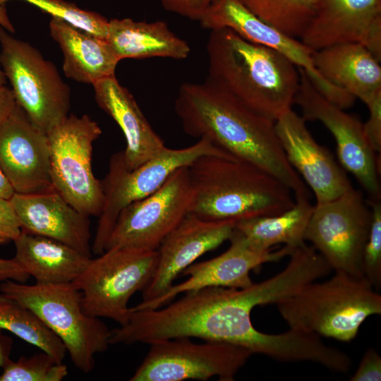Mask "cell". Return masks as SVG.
I'll return each mask as SVG.
<instances>
[{
  "label": "cell",
  "mask_w": 381,
  "mask_h": 381,
  "mask_svg": "<svg viewBox=\"0 0 381 381\" xmlns=\"http://www.w3.org/2000/svg\"><path fill=\"white\" fill-rule=\"evenodd\" d=\"M174 109L184 132L205 138L239 159L272 174L294 194L308 195L307 188L288 162L277 137L274 121L253 111L217 83H184Z\"/></svg>",
  "instance_id": "6da1fadb"
},
{
  "label": "cell",
  "mask_w": 381,
  "mask_h": 381,
  "mask_svg": "<svg viewBox=\"0 0 381 381\" xmlns=\"http://www.w3.org/2000/svg\"><path fill=\"white\" fill-rule=\"evenodd\" d=\"M210 31L206 47L209 78L272 121L291 109L300 83L296 66L231 29Z\"/></svg>",
  "instance_id": "7a4b0ae2"
},
{
  "label": "cell",
  "mask_w": 381,
  "mask_h": 381,
  "mask_svg": "<svg viewBox=\"0 0 381 381\" xmlns=\"http://www.w3.org/2000/svg\"><path fill=\"white\" fill-rule=\"evenodd\" d=\"M190 213L208 221L240 220L279 214L295 203L278 179L235 157L205 155L188 167Z\"/></svg>",
  "instance_id": "3957f363"
},
{
  "label": "cell",
  "mask_w": 381,
  "mask_h": 381,
  "mask_svg": "<svg viewBox=\"0 0 381 381\" xmlns=\"http://www.w3.org/2000/svg\"><path fill=\"white\" fill-rule=\"evenodd\" d=\"M289 329L349 342L368 317L381 314V296L365 277L341 272L314 281L277 302Z\"/></svg>",
  "instance_id": "277c9868"
},
{
  "label": "cell",
  "mask_w": 381,
  "mask_h": 381,
  "mask_svg": "<svg viewBox=\"0 0 381 381\" xmlns=\"http://www.w3.org/2000/svg\"><path fill=\"white\" fill-rule=\"evenodd\" d=\"M0 291L32 310L61 340L75 367L84 373L92 370L95 355L110 345L111 330L84 312L81 292L73 282L30 285L6 280Z\"/></svg>",
  "instance_id": "5b68a950"
},
{
  "label": "cell",
  "mask_w": 381,
  "mask_h": 381,
  "mask_svg": "<svg viewBox=\"0 0 381 381\" xmlns=\"http://www.w3.org/2000/svg\"><path fill=\"white\" fill-rule=\"evenodd\" d=\"M205 155L233 157L205 138H199L193 145L183 148L165 147L159 155L133 169H129L126 166L123 151L112 155L108 173L101 181L104 205L91 247L94 254L100 255L104 252L123 208L154 193L174 171L189 167Z\"/></svg>",
  "instance_id": "8992f818"
},
{
  "label": "cell",
  "mask_w": 381,
  "mask_h": 381,
  "mask_svg": "<svg viewBox=\"0 0 381 381\" xmlns=\"http://www.w3.org/2000/svg\"><path fill=\"white\" fill-rule=\"evenodd\" d=\"M0 65L17 104L47 135L68 116L71 90L55 65L0 25Z\"/></svg>",
  "instance_id": "52a82bcc"
},
{
  "label": "cell",
  "mask_w": 381,
  "mask_h": 381,
  "mask_svg": "<svg viewBox=\"0 0 381 381\" xmlns=\"http://www.w3.org/2000/svg\"><path fill=\"white\" fill-rule=\"evenodd\" d=\"M157 261V250L132 248L109 249L98 258H91L73 282L81 292L84 312L124 325L130 313V298L150 283Z\"/></svg>",
  "instance_id": "ba28073f"
},
{
  "label": "cell",
  "mask_w": 381,
  "mask_h": 381,
  "mask_svg": "<svg viewBox=\"0 0 381 381\" xmlns=\"http://www.w3.org/2000/svg\"><path fill=\"white\" fill-rule=\"evenodd\" d=\"M102 134L89 116L68 115L48 134L53 187L80 212L99 217L104 205L101 181L93 174L94 141Z\"/></svg>",
  "instance_id": "9c48e42d"
},
{
  "label": "cell",
  "mask_w": 381,
  "mask_h": 381,
  "mask_svg": "<svg viewBox=\"0 0 381 381\" xmlns=\"http://www.w3.org/2000/svg\"><path fill=\"white\" fill-rule=\"evenodd\" d=\"M370 223L368 201L360 190L351 188L313 207L304 239L312 243L334 272L364 277L362 256Z\"/></svg>",
  "instance_id": "30bf717a"
},
{
  "label": "cell",
  "mask_w": 381,
  "mask_h": 381,
  "mask_svg": "<svg viewBox=\"0 0 381 381\" xmlns=\"http://www.w3.org/2000/svg\"><path fill=\"white\" fill-rule=\"evenodd\" d=\"M192 201L188 167H180L156 191L122 209L105 250H157L164 238L190 213Z\"/></svg>",
  "instance_id": "8fae6325"
},
{
  "label": "cell",
  "mask_w": 381,
  "mask_h": 381,
  "mask_svg": "<svg viewBox=\"0 0 381 381\" xmlns=\"http://www.w3.org/2000/svg\"><path fill=\"white\" fill-rule=\"evenodd\" d=\"M150 345L131 381L207 380L212 377L233 381L253 354L233 344L195 343L187 337L157 341Z\"/></svg>",
  "instance_id": "7c38bea8"
},
{
  "label": "cell",
  "mask_w": 381,
  "mask_h": 381,
  "mask_svg": "<svg viewBox=\"0 0 381 381\" xmlns=\"http://www.w3.org/2000/svg\"><path fill=\"white\" fill-rule=\"evenodd\" d=\"M300 83L294 103L305 121H319L330 131L337 143L338 159L369 195V200H380V171L376 152L370 146L363 123L356 116L327 99L298 68Z\"/></svg>",
  "instance_id": "4fadbf2b"
},
{
  "label": "cell",
  "mask_w": 381,
  "mask_h": 381,
  "mask_svg": "<svg viewBox=\"0 0 381 381\" xmlns=\"http://www.w3.org/2000/svg\"><path fill=\"white\" fill-rule=\"evenodd\" d=\"M198 21L203 28H229L247 40L279 52L303 70L330 102L344 109L353 104V96L327 81L317 71L313 61V50L300 40L262 22L239 0H213Z\"/></svg>",
  "instance_id": "5bb4252c"
},
{
  "label": "cell",
  "mask_w": 381,
  "mask_h": 381,
  "mask_svg": "<svg viewBox=\"0 0 381 381\" xmlns=\"http://www.w3.org/2000/svg\"><path fill=\"white\" fill-rule=\"evenodd\" d=\"M229 241L230 246L221 255L206 261L193 262L186 268L181 274L188 277L186 281L173 284L159 297L142 301L131 308H159L170 303L179 294L206 287H248L253 283L250 277L253 270L258 269L262 264L278 261L289 255L294 250L286 246L277 250H255L235 229Z\"/></svg>",
  "instance_id": "9a60e30c"
},
{
  "label": "cell",
  "mask_w": 381,
  "mask_h": 381,
  "mask_svg": "<svg viewBox=\"0 0 381 381\" xmlns=\"http://www.w3.org/2000/svg\"><path fill=\"white\" fill-rule=\"evenodd\" d=\"M0 168L17 193L54 190L48 136L18 104L0 126Z\"/></svg>",
  "instance_id": "2e32d148"
},
{
  "label": "cell",
  "mask_w": 381,
  "mask_h": 381,
  "mask_svg": "<svg viewBox=\"0 0 381 381\" xmlns=\"http://www.w3.org/2000/svg\"><path fill=\"white\" fill-rule=\"evenodd\" d=\"M300 40L313 51L356 42L381 60V0H317Z\"/></svg>",
  "instance_id": "e0dca14e"
},
{
  "label": "cell",
  "mask_w": 381,
  "mask_h": 381,
  "mask_svg": "<svg viewBox=\"0 0 381 381\" xmlns=\"http://www.w3.org/2000/svg\"><path fill=\"white\" fill-rule=\"evenodd\" d=\"M236 220L208 221L188 213L162 241L154 274L143 292V301L156 298L174 279L205 253L231 238Z\"/></svg>",
  "instance_id": "ac0fdd59"
},
{
  "label": "cell",
  "mask_w": 381,
  "mask_h": 381,
  "mask_svg": "<svg viewBox=\"0 0 381 381\" xmlns=\"http://www.w3.org/2000/svg\"><path fill=\"white\" fill-rule=\"evenodd\" d=\"M274 125L288 162L311 188L316 204L334 200L353 188L331 153L313 138L302 116L290 109Z\"/></svg>",
  "instance_id": "d6986e66"
},
{
  "label": "cell",
  "mask_w": 381,
  "mask_h": 381,
  "mask_svg": "<svg viewBox=\"0 0 381 381\" xmlns=\"http://www.w3.org/2000/svg\"><path fill=\"white\" fill-rule=\"evenodd\" d=\"M22 231L48 237L91 257L90 222L56 190L13 195Z\"/></svg>",
  "instance_id": "ffe728a7"
},
{
  "label": "cell",
  "mask_w": 381,
  "mask_h": 381,
  "mask_svg": "<svg viewBox=\"0 0 381 381\" xmlns=\"http://www.w3.org/2000/svg\"><path fill=\"white\" fill-rule=\"evenodd\" d=\"M93 87L98 106L116 122L125 136L126 147L123 152L129 169L139 167L164 149L162 139L116 76L104 79Z\"/></svg>",
  "instance_id": "44dd1931"
},
{
  "label": "cell",
  "mask_w": 381,
  "mask_h": 381,
  "mask_svg": "<svg viewBox=\"0 0 381 381\" xmlns=\"http://www.w3.org/2000/svg\"><path fill=\"white\" fill-rule=\"evenodd\" d=\"M312 57L322 76L365 105L381 94L380 61L363 44H335L313 51Z\"/></svg>",
  "instance_id": "7402d4cb"
},
{
  "label": "cell",
  "mask_w": 381,
  "mask_h": 381,
  "mask_svg": "<svg viewBox=\"0 0 381 381\" xmlns=\"http://www.w3.org/2000/svg\"><path fill=\"white\" fill-rule=\"evenodd\" d=\"M49 30L63 52V71L66 77L93 85L115 76L120 60L107 40L53 18Z\"/></svg>",
  "instance_id": "603a6c76"
},
{
  "label": "cell",
  "mask_w": 381,
  "mask_h": 381,
  "mask_svg": "<svg viewBox=\"0 0 381 381\" xmlns=\"http://www.w3.org/2000/svg\"><path fill=\"white\" fill-rule=\"evenodd\" d=\"M14 243V258L38 284L73 282L91 260L60 241L23 231Z\"/></svg>",
  "instance_id": "cb8c5ba5"
},
{
  "label": "cell",
  "mask_w": 381,
  "mask_h": 381,
  "mask_svg": "<svg viewBox=\"0 0 381 381\" xmlns=\"http://www.w3.org/2000/svg\"><path fill=\"white\" fill-rule=\"evenodd\" d=\"M121 61L124 59H186L190 52L188 44L161 20L147 23L131 18L111 19L106 38Z\"/></svg>",
  "instance_id": "d4e9b609"
},
{
  "label": "cell",
  "mask_w": 381,
  "mask_h": 381,
  "mask_svg": "<svg viewBox=\"0 0 381 381\" xmlns=\"http://www.w3.org/2000/svg\"><path fill=\"white\" fill-rule=\"evenodd\" d=\"M313 207L308 195L295 197L294 205L282 213L240 219L234 229L255 250H267L279 244L294 249L306 243L304 234Z\"/></svg>",
  "instance_id": "484cf974"
},
{
  "label": "cell",
  "mask_w": 381,
  "mask_h": 381,
  "mask_svg": "<svg viewBox=\"0 0 381 381\" xmlns=\"http://www.w3.org/2000/svg\"><path fill=\"white\" fill-rule=\"evenodd\" d=\"M0 329L15 334L62 363L66 349L61 340L30 308L0 293Z\"/></svg>",
  "instance_id": "4316f807"
},
{
  "label": "cell",
  "mask_w": 381,
  "mask_h": 381,
  "mask_svg": "<svg viewBox=\"0 0 381 381\" xmlns=\"http://www.w3.org/2000/svg\"><path fill=\"white\" fill-rule=\"evenodd\" d=\"M239 1L265 23L299 40L317 11V0Z\"/></svg>",
  "instance_id": "83f0119b"
},
{
  "label": "cell",
  "mask_w": 381,
  "mask_h": 381,
  "mask_svg": "<svg viewBox=\"0 0 381 381\" xmlns=\"http://www.w3.org/2000/svg\"><path fill=\"white\" fill-rule=\"evenodd\" d=\"M1 368L0 381H61L68 373L66 365L44 351L16 361L9 358Z\"/></svg>",
  "instance_id": "f1b7e54d"
},
{
  "label": "cell",
  "mask_w": 381,
  "mask_h": 381,
  "mask_svg": "<svg viewBox=\"0 0 381 381\" xmlns=\"http://www.w3.org/2000/svg\"><path fill=\"white\" fill-rule=\"evenodd\" d=\"M11 0H0V5ZM50 14L53 18L64 20L74 27L103 39L107 38L109 20L103 16L83 10L75 4L64 0H22Z\"/></svg>",
  "instance_id": "f546056e"
},
{
  "label": "cell",
  "mask_w": 381,
  "mask_h": 381,
  "mask_svg": "<svg viewBox=\"0 0 381 381\" xmlns=\"http://www.w3.org/2000/svg\"><path fill=\"white\" fill-rule=\"evenodd\" d=\"M371 210V223L362 256L363 277L378 291L381 286V202L367 200Z\"/></svg>",
  "instance_id": "4dcf8cb0"
},
{
  "label": "cell",
  "mask_w": 381,
  "mask_h": 381,
  "mask_svg": "<svg viewBox=\"0 0 381 381\" xmlns=\"http://www.w3.org/2000/svg\"><path fill=\"white\" fill-rule=\"evenodd\" d=\"M21 232V224L11 200L0 198V244L14 242Z\"/></svg>",
  "instance_id": "1f68e13d"
},
{
  "label": "cell",
  "mask_w": 381,
  "mask_h": 381,
  "mask_svg": "<svg viewBox=\"0 0 381 381\" xmlns=\"http://www.w3.org/2000/svg\"><path fill=\"white\" fill-rule=\"evenodd\" d=\"M369 109V118L363 123L365 136L376 152H381V94L376 96L366 105Z\"/></svg>",
  "instance_id": "d6a6232c"
},
{
  "label": "cell",
  "mask_w": 381,
  "mask_h": 381,
  "mask_svg": "<svg viewBox=\"0 0 381 381\" xmlns=\"http://www.w3.org/2000/svg\"><path fill=\"white\" fill-rule=\"evenodd\" d=\"M164 8L190 20H199L213 0H159Z\"/></svg>",
  "instance_id": "836d02e7"
},
{
  "label": "cell",
  "mask_w": 381,
  "mask_h": 381,
  "mask_svg": "<svg viewBox=\"0 0 381 381\" xmlns=\"http://www.w3.org/2000/svg\"><path fill=\"white\" fill-rule=\"evenodd\" d=\"M351 381H380L381 356L373 348L364 353L357 370L350 378Z\"/></svg>",
  "instance_id": "e575fe53"
},
{
  "label": "cell",
  "mask_w": 381,
  "mask_h": 381,
  "mask_svg": "<svg viewBox=\"0 0 381 381\" xmlns=\"http://www.w3.org/2000/svg\"><path fill=\"white\" fill-rule=\"evenodd\" d=\"M30 275L22 266L13 259L0 258V282L12 280L20 283H25Z\"/></svg>",
  "instance_id": "d590c367"
},
{
  "label": "cell",
  "mask_w": 381,
  "mask_h": 381,
  "mask_svg": "<svg viewBox=\"0 0 381 381\" xmlns=\"http://www.w3.org/2000/svg\"><path fill=\"white\" fill-rule=\"evenodd\" d=\"M16 105L12 89L5 85L0 86V126L11 114Z\"/></svg>",
  "instance_id": "8d00e7d4"
},
{
  "label": "cell",
  "mask_w": 381,
  "mask_h": 381,
  "mask_svg": "<svg viewBox=\"0 0 381 381\" xmlns=\"http://www.w3.org/2000/svg\"><path fill=\"white\" fill-rule=\"evenodd\" d=\"M13 346V339L3 333L0 329V368L10 358V354Z\"/></svg>",
  "instance_id": "74e56055"
},
{
  "label": "cell",
  "mask_w": 381,
  "mask_h": 381,
  "mask_svg": "<svg viewBox=\"0 0 381 381\" xmlns=\"http://www.w3.org/2000/svg\"><path fill=\"white\" fill-rule=\"evenodd\" d=\"M15 193L11 183L0 168V198L11 200Z\"/></svg>",
  "instance_id": "f35d334b"
},
{
  "label": "cell",
  "mask_w": 381,
  "mask_h": 381,
  "mask_svg": "<svg viewBox=\"0 0 381 381\" xmlns=\"http://www.w3.org/2000/svg\"><path fill=\"white\" fill-rule=\"evenodd\" d=\"M0 25L10 33L15 32V28L11 22L5 8V6L0 5Z\"/></svg>",
  "instance_id": "ab89813d"
},
{
  "label": "cell",
  "mask_w": 381,
  "mask_h": 381,
  "mask_svg": "<svg viewBox=\"0 0 381 381\" xmlns=\"http://www.w3.org/2000/svg\"><path fill=\"white\" fill-rule=\"evenodd\" d=\"M6 77L3 70L0 68V86L6 85Z\"/></svg>",
  "instance_id": "60d3db41"
}]
</instances>
